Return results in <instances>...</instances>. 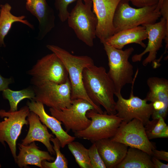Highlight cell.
Here are the masks:
<instances>
[{"label":"cell","instance_id":"277c9868","mask_svg":"<svg viewBox=\"0 0 168 168\" xmlns=\"http://www.w3.org/2000/svg\"><path fill=\"white\" fill-rule=\"evenodd\" d=\"M157 5L135 8L128 0H121L116 7L113 19L115 34L123 30L145 24H153L161 16L156 11Z\"/></svg>","mask_w":168,"mask_h":168},{"label":"cell","instance_id":"484cf974","mask_svg":"<svg viewBox=\"0 0 168 168\" xmlns=\"http://www.w3.org/2000/svg\"><path fill=\"white\" fill-rule=\"evenodd\" d=\"M69 150L74 156L81 168H92L89 155L88 149L78 142L72 141L68 145Z\"/></svg>","mask_w":168,"mask_h":168},{"label":"cell","instance_id":"30bf717a","mask_svg":"<svg viewBox=\"0 0 168 168\" xmlns=\"http://www.w3.org/2000/svg\"><path fill=\"white\" fill-rule=\"evenodd\" d=\"M28 72L32 76L31 82L33 85L47 81L61 84L65 83L68 78L63 63L53 52L38 60Z\"/></svg>","mask_w":168,"mask_h":168},{"label":"cell","instance_id":"d6a6232c","mask_svg":"<svg viewBox=\"0 0 168 168\" xmlns=\"http://www.w3.org/2000/svg\"><path fill=\"white\" fill-rule=\"evenodd\" d=\"M12 79L11 77L6 78L3 77L0 74V91H3L8 88V85L13 82Z\"/></svg>","mask_w":168,"mask_h":168},{"label":"cell","instance_id":"e0dca14e","mask_svg":"<svg viewBox=\"0 0 168 168\" xmlns=\"http://www.w3.org/2000/svg\"><path fill=\"white\" fill-rule=\"evenodd\" d=\"M27 105L30 111L36 114L42 123L49 128L58 139L62 148L64 147L75 140V137L70 135L61 126L62 123L61 121L47 113L42 103L32 100L30 101H28Z\"/></svg>","mask_w":168,"mask_h":168},{"label":"cell","instance_id":"ba28073f","mask_svg":"<svg viewBox=\"0 0 168 168\" xmlns=\"http://www.w3.org/2000/svg\"><path fill=\"white\" fill-rule=\"evenodd\" d=\"M30 112L28 106L14 112L0 110V117L4 118L3 121L0 122V142L4 146L5 142L7 143L16 163V141L23 126L28 124L26 119Z\"/></svg>","mask_w":168,"mask_h":168},{"label":"cell","instance_id":"d590c367","mask_svg":"<svg viewBox=\"0 0 168 168\" xmlns=\"http://www.w3.org/2000/svg\"><path fill=\"white\" fill-rule=\"evenodd\" d=\"M26 0V3H29L32 0Z\"/></svg>","mask_w":168,"mask_h":168},{"label":"cell","instance_id":"ffe728a7","mask_svg":"<svg viewBox=\"0 0 168 168\" xmlns=\"http://www.w3.org/2000/svg\"><path fill=\"white\" fill-rule=\"evenodd\" d=\"M147 38L145 27L140 26L117 32L105 43L119 49H122L126 45L132 43L138 44L145 48L146 45L143 41Z\"/></svg>","mask_w":168,"mask_h":168},{"label":"cell","instance_id":"52a82bcc","mask_svg":"<svg viewBox=\"0 0 168 168\" xmlns=\"http://www.w3.org/2000/svg\"><path fill=\"white\" fill-rule=\"evenodd\" d=\"M33 85L35 96L32 100L57 110L68 108L71 105V86L69 77L63 84L47 81Z\"/></svg>","mask_w":168,"mask_h":168},{"label":"cell","instance_id":"f1b7e54d","mask_svg":"<svg viewBox=\"0 0 168 168\" xmlns=\"http://www.w3.org/2000/svg\"><path fill=\"white\" fill-rule=\"evenodd\" d=\"M89 155L92 168H106L94 143L88 149Z\"/></svg>","mask_w":168,"mask_h":168},{"label":"cell","instance_id":"9a60e30c","mask_svg":"<svg viewBox=\"0 0 168 168\" xmlns=\"http://www.w3.org/2000/svg\"><path fill=\"white\" fill-rule=\"evenodd\" d=\"M149 88L145 99L152 104V119L162 117L165 120L168 112V81L156 77H149L147 81Z\"/></svg>","mask_w":168,"mask_h":168},{"label":"cell","instance_id":"5b68a950","mask_svg":"<svg viewBox=\"0 0 168 168\" xmlns=\"http://www.w3.org/2000/svg\"><path fill=\"white\" fill-rule=\"evenodd\" d=\"M92 7V3H85L82 0H77L67 19L69 26L73 30L77 38L90 47L93 46L96 37L97 25Z\"/></svg>","mask_w":168,"mask_h":168},{"label":"cell","instance_id":"44dd1931","mask_svg":"<svg viewBox=\"0 0 168 168\" xmlns=\"http://www.w3.org/2000/svg\"><path fill=\"white\" fill-rule=\"evenodd\" d=\"M18 145L20 151L17 156L16 163L20 168L33 165L43 168L41 165L43 161H50L55 160L48 152L40 150L35 142L27 145L22 144H18Z\"/></svg>","mask_w":168,"mask_h":168},{"label":"cell","instance_id":"603a6c76","mask_svg":"<svg viewBox=\"0 0 168 168\" xmlns=\"http://www.w3.org/2000/svg\"><path fill=\"white\" fill-rule=\"evenodd\" d=\"M116 168H154L152 156L140 149L129 147Z\"/></svg>","mask_w":168,"mask_h":168},{"label":"cell","instance_id":"4fadbf2b","mask_svg":"<svg viewBox=\"0 0 168 168\" xmlns=\"http://www.w3.org/2000/svg\"><path fill=\"white\" fill-rule=\"evenodd\" d=\"M147 34L148 43L145 49L141 53L133 55L132 60L133 62L140 61L145 54L148 53L147 57L142 61V64L146 66L149 63H153L156 60L157 52L162 47V42L165 40L166 48L164 54L168 47V22L162 17L160 21L153 24H145Z\"/></svg>","mask_w":168,"mask_h":168},{"label":"cell","instance_id":"83f0119b","mask_svg":"<svg viewBox=\"0 0 168 168\" xmlns=\"http://www.w3.org/2000/svg\"><path fill=\"white\" fill-rule=\"evenodd\" d=\"M76 0H55V7L58 12V17L62 22H64L67 19L69 13L68 10V5ZM82 0L85 3H92V0Z\"/></svg>","mask_w":168,"mask_h":168},{"label":"cell","instance_id":"f546056e","mask_svg":"<svg viewBox=\"0 0 168 168\" xmlns=\"http://www.w3.org/2000/svg\"><path fill=\"white\" fill-rule=\"evenodd\" d=\"M138 8L157 5L159 0H128Z\"/></svg>","mask_w":168,"mask_h":168},{"label":"cell","instance_id":"7402d4cb","mask_svg":"<svg viewBox=\"0 0 168 168\" xmlns=\"http://www.w3.org/2000/svg\"><path fill=\"white\" fill-rule=\"evenodd\" d=\"M0 46H5L4 39L11 29L12 25L15 22L21 23L31 29L34 26L26 20L24 15L16 16L11 12L12 7L9 3H6L0 6Z\"/></svg>","mask_w":168,"mask_h":168},{"label":"cell","instance_id":"cb8c5ba5","mask_svg":"<svg viewBox=\"0 0 168 168\" xmlns=\"http://www.w3.org/2000/svg\"><path fill=\"white\" fill-rule=\"evenodd\" d=\"M2 95L4 99L9 101L10 105L9 111L14 112L17 110V105L21 100L26 98L33 100L35 94L33 87H28L17 91L8 88L3 91Z\"/></svg>","mask_w":168,"mask_h":168},{"label":"cell","instance_id":"7a4b0ae2","mask_svg":"<svg viewBox=\"0 0 168 168\" xmlns=\"http://www.w3.org/2000/svg\"><path fill=\"white\" fill-rule=\"evenodd\" d=\"M47 48L56 54L61 60L67 71L71 86V99H84L90 103L95 111L100 114L104 113L100 106L94 104L89 98L84 89L82 81L84 69L94 64V61L86 55L77 56L59 46L48 44Z\"/></svg>","mask_w":168,"mask_h":168},{"label":"cell","instance_id":"8d00e7d4","mask_svg":"<svg viewBox=\"0 0 168 168\" xmlns=\"http://www.w3.org/2000/svg\"><path fill=\"white\" fill-rule=\"evenodd\" d=\"M1 167V164H0V168Z\"/></svg>","mask_w":168,"mask_h":168},{"label":"cell","instance_id":"8992f818","mask_svg":"<svg viewBox=\"0 0 168 168\" xmlns=\"http://www.w3.org/2000/svg\"><path fill=\"white\" fill-rule=\"evenodd\" d=\"M86 116L91 119V124L85 129L74 133V135L75 137L88 140L92 143L112 138L122 122V119L116 114H108L106 112L100 114L91 110L87 112Z\"/></svg>","mask_w":168,"mask_h":168},{"label":"cell","instance_id":"6da1fadb","mask_svg":"<svg viewBox=\"0 0 168 168\" xmlns=\"http://www.w3.org/2000/svg\"><path fill=\"white\" fill-rule=\"evenodd\" d=\"M82 81L86 93L94 104L102 106L108 114H116L114 86L104 67L94 64L85 68Z\"/></svg>","mask_w":168,"mask_h":168},{"label":"cell","instance_id":"2e32d148","mask_svg":"<svg viewBox=\"0 0 168 168\" xmlns=\"http://www.w3.org/2000/svg\"><path fill=\"white\" fill-rule=\"evenodd\" d=\"M27 10L37 18L39 21L37 39L41 40L55 27V16L53 9L46 0H32L26 3Z\"/></svg>","mask_w":168,"mask_h":168},{"label":"cell","instance_id":"4dcf8cb0","mask_svg":"<svg viewBox=\"0 0 168 168\" xmlns=\"http://www.w3.org/2000/svg\"><path fill=\"white\" fill-rule=\"evenodd\" d=\"M152 156L159 160L168 161V152L165 151H159L156 148L153 149Z\"/></svg>","mask_w":168,"mask_h":168},{"label":"cell","instance_id":"3957f363","mask_svg":"<svg viewBox=\"0 0 168 168\" xmlns=\"http://www.w3.org/2000/svg\"><path fill=\"white\" fill-rule=\"evenodd\" d=\"M107 56L109 70L107 72L114 87L115 94L121 93L126 84H132L135 80L137 71L133 77V70L129 58L134 50L133 47L123 50L103 44Z\"/></svg>","mask_w":168,"mask_h":168},{"label":"cell","instance_id":"ac0fdd59","mask_svg":"<svg viewBox=\"0 0 168 168\" xmlns=\"http://www.w3.org/2000/svg\"><path fill=\"white\" fill-rule=\"evenodd\" d=\"M93 143L106 168H116L125 157L128 149V147L125 145L110 138L102 139Z\"/></svg>","mask_w":168,"mask_h":168},{"label":"cell","instance_id":"e575fe53","mask_svg":"<svg viewBox=\"0 0 168 168\" xmlns=\"http://www.w3.org/2000/svg\"><path fill=\"white\" fill-rule=\"evenodd\" d=\"M164 0H159L158 3L157 5L155 10L157 12H159V10Z\"/></svg>","mask_w":168,"mask_h":168},{"label":"cell","instance_id":"d4e9b609","mask_svg":"<svg viewBox=\"0 0 168 168\" xmlns=\"http://www.w3.org/2000/svg\"><path fill=\"white\" fill-rule=\"evenodd\" d=\"M148 139L168 137V126L162 117L149 120L145 125Z\"/></svg>","mask_w":168,"mask_h":168},{"label":"cell","instance_id":"7c38bea8","mask_svg":"<svg viewBox=\"0 0 168 168\" xmlns=\"http://www.w3.org/2000/svg\"><path fill=\"white\" fill-rule=\"evenodd\" d=\"M135 81L132 83L131 91L129 98L126 99L121 93L115 94L117 98L115 109L116 115L128 123L134 119L140 120L144 126L150 120L153 111L152 104L147 103L145 98L142 99L134 96L133 88Z\"/></svg>","mask_w":168,"mask_h":168},{"label":"cell","instance_id":"4316f807","mask_svg":"<svg viewBox=\"0 0 168 168\" xmlns=\"http://www.w3.org/2000/svg\"><path fill=\"white\" fill-rule=\"evenodd\" d=\"M53 144V148L56 154V159L53 162L44 160L41 162L43 168H68V161L64 155L61 152V144L58 139L56 138L51 137L50 139Z\"/></svg>","mask_w":168,"mask_h":168},{"label":"cell","instance_id":"836d02e7","mask_svg":"<svg viewBox=\"0 0 168 168\" xmlns=\"http://www.w3.org/2000/svg\"><path fill=\"white\" fill-rule=\"evenodd\" d=\"M152 161L154 168H168V164L164 163L160 160L152 156Z\"/></svg>","mask_w":168,"mask_h":168},{"label":"cell","instance_id":"5bb4252c","mask_svg":"<svg viewBox=\"0 0 168 168\" xmlns=\"http://www.w3.org/2000/svg\"><path fill=\"white\" fill-rule=\"evenodd\" d=\"M121 0H92L93 12L97 19L96 36L102 44L115 34L114 13Z\"/></svg>","mask_w":168,"mask_h":168},{"label":"cell","instance_id":"9c48e42d","mask_svg":"<svg viewBox=\"0 0 168 168\" xmlns=\"http://www.w3.org/2000/svg\"><path fill=\"white\" fill-rule=\"evenodd\" d=\"M91 110L95 111L90 103L82 99L72 100L68 108L60 110L49 109L51 115L62 123L66 132L71 130L74 133L85 129L90 124L91 120L86 116V113Z\"/></svg>","mask_w":168,"mask_h":168},{"label":"cell","instance_id":"d6986e66","mask_svg":"<svg viewBox=\"0 0 168 168\" xmlns=\"http://www.w3.org/2000/svg\"><path fill=\"white\" fill-rule=\"evenodd\" d=\"M27 117L29 129L21 144L27 145L33 142L39 141L44 145L51 155H55L53 146L50 142L53 136L49 132L47 127L41 123L39 116L34 112L30 111Z\"/></svg>","mask_w":168,"mask_h":168},{"label":"cell","instance_id":"1f68e13d","mask_svg":"<svg viewBox=\"0 0 168 168\" xmlns=\"http://www.w3.org/2000/svg\"><path fill=\"white\" fill-rule=\"evenodd\" d=\"M159 12L165 20L168 22V0H164L161 6Z\"/></svg>","mask_w":168,"mask_h":168},{"label":"cell","instance_id":"8fae6325","mask_svg":"<svg viewBox=\"0 0 168 168\" xmlns=\"http://www.w3.org/2000/svg\"><path fill=\"white\" fill-rule=\"evenodd\" d=\"M110 139L128 147L142 150L152 156L153 150L156 148L147 137L144 125L136 119L128 123L122 121L115 135Z\"/></svg>","mask_w":168,"mask_h":168}]
</instances>
